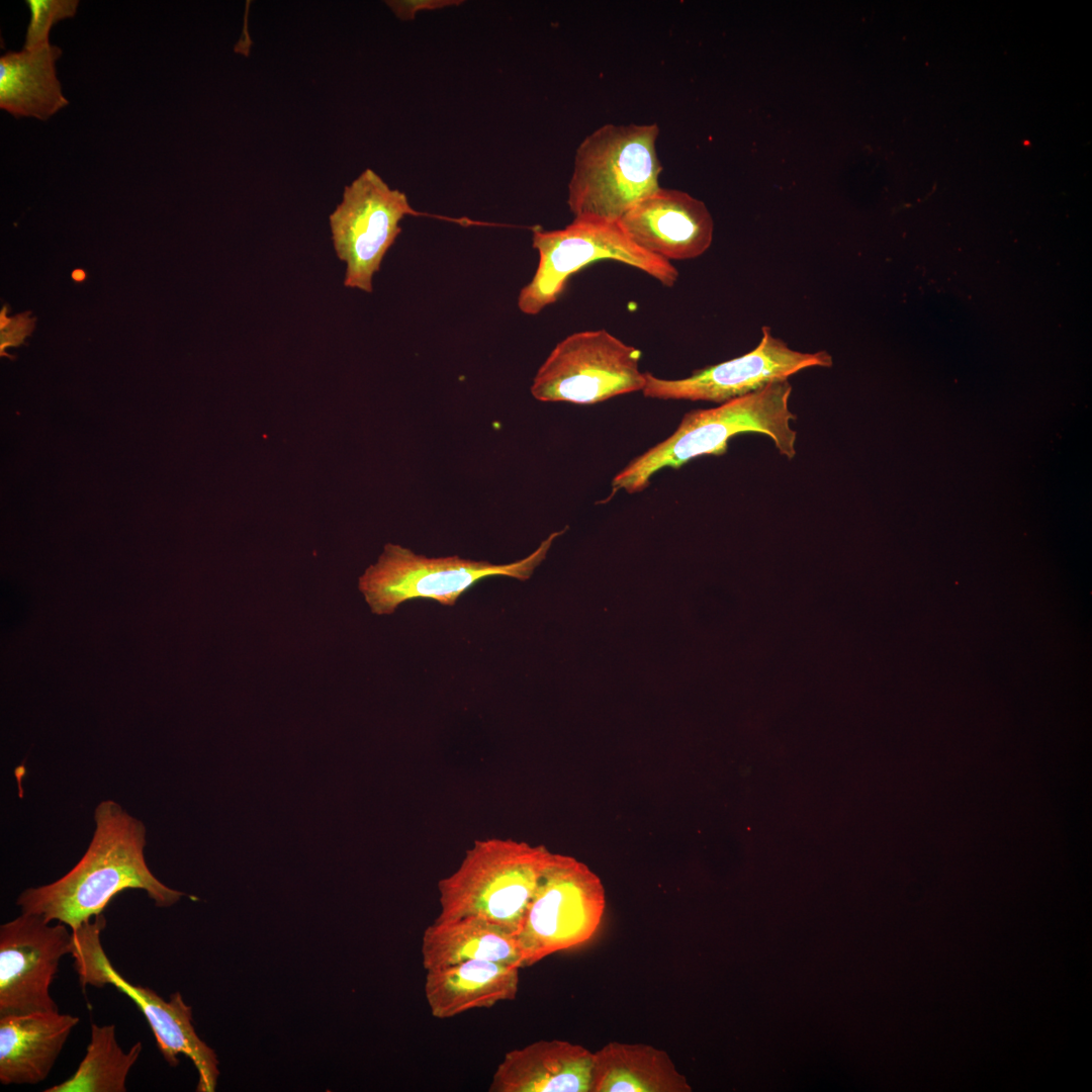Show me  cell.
Here are the masks:
<instances>
[{
  "label": "cell",
  "instance_id": "obj_3",
  "mask_svg": "<svg viewBox=\"0 0 1092 1092\" xmlns=\"http://www.w3.org/2000/svg\"><path fill=\"white\" fill-rule=\"evenodd\" d=\"M656 123H607L586 135L574 155L567 204L574 218L618 221L660 188Z\"/></svg>",
  "mask_w": 1092,
  "mask_h": 1092
},
{
  "label": "cell",
  "instance_id": "obj_15",
  "mask_svg": "<svg viewBox=\"0 0 1092 1092\" xmlns=\"http://www.w3.org/2000/svg\"><path fill=\"white\" fill-rule=\"evenodd\" d=\"M78 1023L79 1017L59 1010L0 1017V1082L43 1081Z\"/></svg>",
  "mask_w": 1092,
  "mask_h": 1092
},
{
  "label": "cell",
  "instance_id": "obj_14",
  "mask_svg": "<svg viewBox=\"0 0 1092 1092\" xmlns=\"http://www.w3.org/2000/svg\"><path fill=\"white\" fill-rule=\"evenodd\" d=\"M593 1052L562 1039L537 1040L508 1052L489 1092H589Z\"/></svg>",
  "mask_w": 1092,
  "mask_h": 1092
},
{
  "label": "cell",
  "instance_id": "obj_18",
  "mask_svg": "<svg viewBox=\"0 0 1092 1092\" xmlns=\"http://www.w3.org/2000/svg\"><path fill=\"white\" fill-rule=\"evenodd\" d=\"M688 1091L687 1079L660 1049L610 1041L593 1053L589 1092Z\"/></svg>",
  "mask_w": 1092,
  "mask_h": 1092
},
{
  "label": "cell",
  "instance_id": "obj_8",
  "mask_svg": "<svg viewBox=\"0 0 1092 1092\" xmlns=\"http://www.w3.org/2000/svg\"><path fill=\"white\" fill-rule=\"evenodd\" d=\"M106 925L103 914L72 930L71 956L74 968L84 987L101 988L107 984L126 995L147 1019L157 1046L164 1060L172 1067L179 1064L180 1054L191 1060L198 1072L196 1091H215L218 1060L215 1052L197 1035L192 1024V1008L181 994L175 992L166 1001L154 990L133 985L125 980L111 965L102 943L101 932Z\"/></svg>",
  "mask_w": 1092,
  "mask_h": 1092
},
{
  "label": "cell",
  "instance_id": "obj_19",
  "mask_svg": "<svg viewBox=\"0 0 1092 1092\" xmlns=\"http://www.w3.org/2000/svg\"><path fill=\"white\" fill-rule=\"evenodd\" d=\"M421 953L426 971L469 960L493 961L521 969L516 935L496 923L475 916L435 920L423 933Z\"/></svg>",
  "mask_w": 1092,
  "mask_h": 1092
},
{
  "label": "cell",
  "instance_id": "obj_11",
  "mask_svg": "<svg viewBox=\"0 0 1092 1092\" xmlns=\"http://www.w3.org/2000/svg\"><path fill=\"white\" fill-rule=\"evenodd\" d=\"M73 941L68 925L37 914L0 925V1017L59 1010L50 988Z\"/></svg>",
  "mask_w": 1092,
  "mask_h": 1092
},
{
  "label": "cell",
  "instance_id": "obj_1",
  "mask_svg": "<svg viewBox=\"0 0 1092 1092\" xmlns=\"http://www.w3.org/2000/svg\"><path fill=\"white\" fill-rule=\"evenodd\" d=\"M92 840L78 863L54 883L24 890L16 904L22 913L58 920L72 930L102 914L126 889L144 890L157 907H170L185 894L151 872L146 859V827L112 800L94 811Z\"/></svg>",
  "mask_w": 1092,
  "mask_h": 1092
},
{
  "label": "cell",
  "instance_id": "obj_5",
  "mask_svg": "<svg viewBox=\"0 0 1092 1092\" xmlns=\"http://www.w3.org/2000/svg\"><path fill=\"white\" fill-rule=\"evenodd\" d=\"M565 531L553 532L529 556L507 564L457 555L427 557L387 543L377 562L359 577L358 587L375 615H391L400 604L416 599L453 607L462 594L483 578L529 579L546 558L553 541Z\"/></svg>",
  "mask_w": 1092,
  "mask_h": 1092
},
{
  "label": "cell",
  "instance_id": "obj_21",
  "mask_svg": "<svg viewBox=\"0 0 1092 1092\" xmlns=\"http://www.w3.org/2000/svg\"><path fill=\"white\" fill-rule=\"evenodd\" d=\"M30 19L26 29L23 50H34L50 43V31L54 24L77 13L78 0H27Z\"/></svg>",
  "mask_w": 1092,
  "mask_h": 1092
},
{
  "label": "cell",
  "instance_id": "obj_17",
  "mask_svg": "<svg viewBox=\"0 0 1092 1092\" xmlns=\"http://www.w3.org/2000/svg\"><path fill=\"white\" fill-rule=\"evenodd\" d=\"M62 50L47 44L8 52L0 58V107L16 118L48 120L68 105L57 77Z\"/></svg>",
  "mask_w": 1092,
  "mask_h": 1092
},
{
  "label": "cell",
  "instance_id": "obj_24",
  "mask_svg": "<svg viewBox=\"0 0 1092 1092\" xmlns=\"http://www.w3.org/2000/svg\"><path fill=\"white\" fill-rule=\"evenodd\" d=\"M72 277L75 281H83L86 278V273L81 269L74 270Z\"/></svg>",
  "mask_w": 1092,
  "mask_h": 1092
},
{
  "label": "cell",
  "instance_id": "obj_10",
  "mask_svg": "<svg viewBox=\"0 0 1092 1092\" xmlns=\"http://www.w3.org/2000/svg\"><path fill=\"white\" fill-rule=\"evenodd\" d=\"M406 215L429 216L415 210L403 192L391 189L371 169L345 187L342 201L329 216V225L336 256L346 265V287L372 292L373 276Z\"/></svg>",
  "mask_w": 1092,
  "mask_h": 1092
},
{
  "label": "cell",
  "instance_id": "obj_6",
  "mask_svg": "<svg viewBox=\"0 0 1092 1092\" xmlns=\"http://www.w3.org/2000/svg\"><path fill=\"white\" fill-rule=\"evenodd\" d=\"M533 248L539 262L531 281L518 296V307L534 315L558 300L570 277L585 266L610 259L643 271L666 287L678 278L677 269L636 245L619 221L574 218L564 229H534Z\"/></svg>",
  "mask_w": 1092,
  "mask_h": 1092
},
{
  "label": "cell",
  "instance_id": "obj_13",
  "mask_svg": "<svg viewBox=\"0 0 1092 1092\" xmlns=\"http://www.w3.org/2000/svg\"><path fill=\"white\" fill-rule=\"evenodd\" d=\"M618 221L636 245L668 262L697 258L713 241L714 222L707 206L680 190L660 187Z\"/></svg>",
  "mask_w": 1092,
  "mask_h": 1092
},
{
  "label": "cell",
  "instance_id": "obj_16",
  "mask_svg": "<svg viewBox=\"0 0 1092 1092\" xmlns=\"http://www.w3.org/2000/svg\"><path fill=\"white\" fill-rule=\"evenodd\" d=\"M520 968L486 960L427 970L425 996L431 1014L447 1019L475 1008H490L514 1000Z\"/></svg>",
  "mask_w": 1092,
  "mask_h": 1092
},
{
  "label": "cell",
  "instance_id": "obj_12",
  "mask_svg": "<svg viewBox=\"0 0 1092 1092\" xmlns=\"http://www.w3.org/2000/svg\"><path fill=\"white\" fill-rule=\"evenodd\" d=\"M762 338L752 351L700 370L681 379H662L645 372L644 396L657 399L705 400L724 403L757 391L775 381L809 367H831L833 360L826 351L802 353L792 350L772 336L768 327L761 329Z\"/></svg>",
  "mask_w": 1092,
  "mask_h": 1092
},
{
  "label": "cell",
  "instance_id": "obj_4",
  "mask_svg": "<svg viewBox=\"0 0 1092 1092\" xmlns=\"http://www.w3.org/2000/svg\"><path fill=\"white\" fill-rule=\"evenodd\" d=\"M553 852L510 838L476 840L459 867L438 882L436 921L480 917L518 932Z\"/></svg>",
  "mask_w": 1092,
  "mask_h": 1092
},
{
  "label": "cell",
  "instance_id": "obj_2",
  "mask_svg": "<svg viewBox=\"0 0 1092 1092\" xmlns=\"http://www.w3.org/2000/svg\"><path fill=\"white\" fill-rule=\"evenodd\" d=\"M792 385L788 380L775 381L765 387L709 410L687 413L675 432L618 472L612 492L643 490L657 471L677 469L702 455H722L728 441L745 432L770 437L779 452L788 459L796 455V431L790 421L797 416L789 410Z\"/></svg>",
  "mask_w": 1092,
  "mask_h": 1092
},
{
  "label": "cell",
  "instance_id": "obj_7",
  "mask_svg": "<svg viewBox=\"0 0 1092 1092\" xmlns=\"http://www.w3.org/2000/svg\"><path fill=\"white\" fill-rule=\"evenodd\" d=\"M605 909L599 876L575 857L553 852L516 933L521 968L587 942Z\"/></svg>",
  "mask_w": 1092,
  "mask_h": 1092
},
{
  "label": "cell",
  "instance_id": "obj_22",
  "mask_svg": "<svg viewBox=\"0 0 1092 1092\" xmlns=\"http://www.w3.org/2000/svg\"><path fill=\"white\" fill-rule=\"evenodd\" d=\"M6 305L0 311V352L6 355L8 347H18L24 343V339L31 335L35 327V317H30V311L18 313L12 317L7 316Z\"/></svg>",
  "mask_w": 1092,
  "mask_h": 1092
},
{
  "label": "cell",
  "instance_id": "obj_9",
  "mask_svg": "<svg viewBox=\"0 0 1092 1092\" xmlns=\"http://www.w3.org/2000/svg\"><path fill=\"white\" fill-rule=\"evenodd\" d=\"M641 351L607 330L583 331L560 341L533 378L531 393L544 402L594 404L643 390Z\"/></svg>",
  "mask_w": 1092,
  "mask_h": 1092
},
{
  "label": "cell",
  "instance_id": "obj_20",
  "mask_svg": "<svg viewBox=\"0 0 1092 1092\" xmlns=\"http://www.w3.org/2000/svg\"><path fill=\"white\" fill-rule=\"evenodd\" d=\"M143 1051L136 1041L124 1052L115 1036V1025L91 1024L86 1054L76 1072L46 1092H125L126 1079Z\"/></svg>",
  "mask_w": 1092,
  "mask_h": 1092
},
{
  "label": "cell",
  "instance_id": "obj_23",
  "mask_svg": "<svg viewBox=\"0 0 1092 1092\" xmlns=\"http://www.w3.org/2000/svg\"><path fill=\"white\" fill-rule=\"evenodd\" d=\"M387 5L394 14L402 20L414 19L415 15L422 10H435L454 5H460L459 0H410L387 1Z\"/></svg>",
  "mask_w": 1092,
  "mask_h": 1092
}]
</instances>
